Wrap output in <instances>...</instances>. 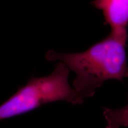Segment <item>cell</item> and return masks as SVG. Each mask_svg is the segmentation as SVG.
Listing matches in <instances>:
<instances>
[{
	"label": "cell",
	"mask_w": 128,
	"mask_h": 128,
	"mask_svg": "<svg viewBox=\"0 0 128 128\" xmlns=\"http://www.w3.org/2000/svg\"><path fill=\"white\" fill-rule=\"evenodd\" d=\"M128 37L110 33L106 38L82 52L58 53L49 50L46 60H59L74 72L73 88L82 97H92L109 80L123 81L128 78L126 47Z\"/></svg>",
	"instance_id": "1"
},
{
	"label": "cell",
	"mask_w": 128,
	"mask_h": 128,
	"mask_svg": "<svg viewBox=\"0 0 128 128\" xmlns=\"http://www.w3.org/2000/svg\"><path fill=\"white\" fill-rule=\"evenodd\" d=\"M70 71L65 64L60 62L50 75L30 78L25 86L0 105V120L24 114L52 102L82 103L84 99L69 83Z\"/></svg>",
	"instance_id": "2"
},
{
	"label": "cell",
	"mask_w": 128,
	"mask_h": 128,
	"mask_svg": "<svg viewBox=\"0 0 128 128\" xmlns=\"http://www.w3.org/2000/svg\"><path fill=\"white\" fill-rule=\"evenodd\" d=\"M92 4L102 11L112 33L128 36V0H94Z\"/></svg>",
	"instance_id": "3"
},
{
	"label": "cell",
	"mask_w": 128,
	"mask_h": 128,
	"mask_svg": "<svg viewBox=\"0 0 128 128\" xmlns=\"http://www.w3.org/2000/svg\"><path fill=\"white\" fill-rule=\"evenodd\" d=\"M103 113L106 121L105 128H128V103L119 109L104 108Z\"/></svg>",
	"instance_id": "4"
}]
</instances>
